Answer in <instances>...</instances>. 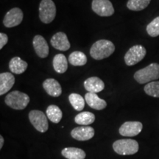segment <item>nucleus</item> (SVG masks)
Here are the masks:
<instances>
[{"mask_svg": "<svg viewBox=\"0 0 159 159\" xmlns=\"http://www.w3.org/2000/svg\"><path fill=\"white\" fill-rule=\"evenodd\" d=\"M94 129L91 127H77L71 131V136L77 141H88L94 137Z\"/></svg>", "mask_w": 159, "mask_h": 159, "instance_id": "f8f14e48", "label": "nucleus"}, {"mask_svg": "<svg viewBox=\"0 0 159 159\" xmlns=\"http://www.w3.org/2000/svg\"><path fill=\"white\" fill-rule=\"evenodd\" d=\"M151 0H128L127 7L133 11H141L146 8Z\"/></svg>", "mask_w": 159, "mask_h": 159, "instance_id": "393cba45", "label": "nucleus"}, {"mask_svg": "<svg viewBox=\"0 0 159 159\" xmlns=\"http://www.w3.org/2000/svg\"><path fill=\"white\" fill-rule=\"evenodd\" d=\"M113 149L121 156H130L136 154L139 147L137 141L134 139H119L113 144Z\"/></svg>", "mask_w": 159, "mask_h": 159, "instance_id": "20e7f679", "label": "nucleus"}, {"mask_svg": "<svg viewBox=\"0 0 159 159\" xmlns=\"http://www.w3.org/2000/svg\"><path fill=\"white\" fill-rule=\"evenodd\" d=\"M85 102L89 105V107L94 110L101 111L106 108L107 102H105L104 99L99 98L95 93L88 92L85 94Z\"/></svg>", "mask_w": 159, "mask_h": 159, "instance_id": "f3484780", "label": "nucleus"}, {"mask_svg": "<svg viewBox=\"0 0 159 159\" xmlns=\"http://www.w3.org/2000/svg\"><path fill=\"white\" fill-rule=\"evenodd\" d=\"M30 122L33 126L41 133H45L49 128V123L47 116L43 112L39 110H33L29 113Z\"/></svg>", "mask_w": 159, "mask_h": 159, "instance_id": "423d86ee", "label": "nucleus"}, {"mask_svg": "<svg viewBox=\"0 0 159 159\" xmlns=\"http://www.w3.org/2000/svg\"><path fill=\"white\" fill-rule=\"evenodd\" d=\"M91 8L99 16L108 17L114 13V8L109 0H93Z\"/></svg>", "mask_w": 159, "mask_h": 159, "instance_id": "6e6552de", "label": "nucleus"}, {"mask_svg": "<svg viewBox=\"0 0 159 159\" xmlns=\"http://www.w3.org/2000/svg\"><path fill=\"white\" fill-rule=\"evenodd\" d=\"M28 64L19 57H13L9 62V69L12 73L21 75L27 70Z\"/></svg>", "mask_w": 159, "mask_h": 159, "instance_id": "a211bd4d", "label": "nucleus"}, {"mask_svg": "<svg viewBox=\"0 0 159 159\" xmlns=\"http://www.w3.org/2000/svg\"><path fill=\"white\" fill-rule=\"evenodd\" d=\"M4 144V138L2 136H0V149L2 148Z\"/></svg>", "mask_w": 159, "mask_h": 159, "instance_id": "c85d7f7f", "label": "nucleus"}, {"mask_svg": "<svg viewBox=\"0 0 159 159\" xmlns=\"http://www.w3.org/2000/svg\"><path fill=\"white\" fill-rule=\"evenodd\" d=\"M24 18L23 12L19 7L12 8L6 13L3 19V25L7 28H12L19 25Z\"/></svg>", "mask_w": 159, "mask_h": 159, "instance_id": "1a4fd4ad", "label": "nucleus"}, {"mask_svg": "<svg viewBox=\"0 0 159 159\" xmlns=\"http://www.w3.org/2000/svg\"><path fill=\"white\" fill-rule=\"evenodd\" d=\"M53 68L58 74H63L68 69V61L63 54H57L52 61Z\"/></svg>", "mask_w": 159, "mask_h": 159, "instance_id": "6ab92c4d", "label": "nucleus"}, {"mask_svg": "<svg viewBox=\"0 0 159 159\" xmlns=\"http://www.w3.org/2000/svg\"><path fill=\"white\" fill-rule=\"evenodd\" d=\"M43 87L46 92L51 97H57L62 94V88L61 84L56 80L53 78L45 80L43 83Z\"/></svg>", "mask_w": 159, "mask_h": 159, "instance_id": "4468645a", "label": "nucleus"}, {"mask_svg": "<svg viewBox=\"0 0 159 159\" xmlns=\"http://www.w3.org/2000/svg\"><path fill=\"white\" fill-rule=\"evenodd\" d=\"M30 97L19 91L10 92L5 98V104L14 110H24L29 104Z\"/></svg>", "mask_w": 159, "mask_h": 159, "instance_id": "7ed1b4c3", "label": "nucleus"}, {"mask_svg": "<svg viewBox=\"0 0 159 159\" xmlns=\"http://www.w3.org/2000/svg\"><path fill=\"white\" fill-rule=\"evenodd\" d=\"M146 30L151 37H157L159 35V16L154 19L147 26Z\"/></svg>", "mask_w": 159, "mask_h": 159, "instance_id": "bb28decb", "label": "nucleus"}, {"mask_svg": "<svg viewBox=\"0 0 159 159\" xmlns=\"http://www.w3.org/2000/svg\"><path fill=\"white\" fill-rule=\"evenodd\" d=\"M61 154L67 159H85L86 156L84 150L77 148H66L61 151Z\"/></svg>", "mask_w": 159, "mask_h": 159, "instance_id": "aec40b11", "label": "nucleus"}, {"mask_svg": "<svg viewBox=\"0 0 159 159\" xmlns=\"http://www.w3.org/2000/svg\"><path fill=\"white\" fill-rule=\"evenodd\" d=\"M147 51L142 45H135L129 49L125 55V62L127 66H134L144 59Z\"/></svg>", "mask_w": 159, "mask_h": 159, "instance_id": "0eeeda50", "label": "nucleus"}, {"mask_svg": "<svg viewBox=\"0 0 159 159\" xmlns=\"http://www.w3.org/2000/svg\"><path fill=\"white\" fill-rule=\"evenodd\" d=\"M143 125L140 122H126L123 123L119 129L121 136L127 137L136 136L142 132Z\"/></svg>", "mask_w": 159, "mask_h": 159, "instance_id": "9d476101", "label": "nucleus"}, {"mask_svg": "<svg viewBox=\"0 0 159 159\" xmlns=\"http://www.w3.org/2000/svg\"><path fill=\"white\" fill-rule=\"evenodd\" d=\"M14 75L10 72H3L0 74V95L3 94L11 90L15 84Z\"/></svg>", "mask_w": 159, "mask_h": 159, "instance_id": "2eb2a0df", "label": "nucleus"}, {"mask_svg": "<svg viewBox=\"0 0 159 159\" xmlns=\"http://www.w3.org/2000/svg\"><path fill=\"white\" fill-rule=\"evenodd\" d=\"M51 45L59 51H67L70 49V43L66 33L58 32L52 35L50 40Z\"/></svg>", "mask_w": 159, "mask_h": 159, "instance_id": "9b49d317", "label": "nucleus"}, {"mask_svg": "<svg viewBox=\"0 0 159 159\" xmlns=\"http://www.w3.org/2000/svg\"><path fill=\"white\" fill-rule=\"evenodd\" d=\"M85 90L91 93L100 92L105 89V83L100 78L97 77H91L84 81Z\"/></svg>", "mask_w": 159, "mask_h": 159, "instance_id": "dca6fc26", "label": "nucleus"}, {"mask_svg": "<svg viewBox=\"0 0 159 159\" xmlns=\"http://www.w3.org/2000/svg\"><path fill=\"white\" fill-rule=\"evenodd\" d=\"M69 102L75 110L81 111L85 107V99L83 97L76 93H72L69 96Z\"/></svg>", "mask_w": 159, "mask_h": 159, "instance_id": "b1692460", "label": "nucleus"}, {"mask_svg": "<svg viewBox=\"0 0 159 159\" xmlns=\"http://www.w3.org/2000/svg\"><path fill=\"white\" fill-rule=\"evenodd\" d=\"M144 90L149 96L159 98V81H152L148 83L144 86Z\"/></svg>", "mask_w": 159, "mask_h": 159, "instance_id": "a878e982", "label": "nucleus"}, {"mask_svg": "<svg viewBox=\"0 0 159 159\" xmlns=\"http://www.w3.org/2000/svg\"><path fill=\"white\" fill-rule=\"evenodd\" d=\"M7 41H8V36L5 33H0V49H2L4 46L7 44Z\"/></svg>", "mask_w": 159, "mask_h": 159, "instance_id": "cd10ccee", "label": "nucleus"}, {"mask_svg": "<svg viewBox=\"0 0 159 159\" xmlns=\"http://www.w3.org/2000/svg\"><path fill=\"white\" fill-rule=\"evenodd\" d=\"M69 62L74 66H81L87 63V57L83 52L75 51L69 56Z\"/></svg>", "mask_w": 159, "mask_h": 159, "instance_id": "4be33fe9", "label": "nucleus"}, {"mask_svg": "<svg viewBox=\"0 0 159 159\" xmlns=\"http://www.w3.org/2000/svg\"><path fill=\"white\" fill-rule=\"evenodd\" d=\"M115 51V45L111 41L105 39L99 40L91 46L90 55L94 60H102L108 57Z\"/></svg>", "mask_w": 159, "mask_h": 159, "instance_id": "f257e3e1", "label": "nucleus"}, {"mask_svg": "<svg viewBox=\"0 0 159 159\" xmlns=\"http://www.w3.org/2000/svg\"><path fill=\"white\" fill-rule=\"evenodd\" d=\"M56 16V7L52 0H41L39 5V18L44 24H49Z\"/></svg>", "mask_w": 159, "mask_h": 159, "instance_id": "39448f33", "label": "nucleus"}, {"mask_svg": "<svg viewBox=\"0 0 159 159\" xmlns=\"http://www.w3.org/2000/svg\"><path fill=\"white\" fill-rule=\"evenodd\" d=\"M47 113V116L52 122L53 123H59L62 119L63 113L62 111L58 106L55 105H49L48 108L46 111Z\"/></svg>", "mask_w": 159, "mask_h": 159, "instance_id": "412c9836", "label": "nucleus"}, {"mask_svg": "<svg viewBox=\"0 0 159 159\" xmlns=\"http://www.w3.org/2000/svg\"><path fill=\"white\" fill-rule=\"evenodd\" d=\"M159 78V64L152 63L145 68L141 69L134 74V79L140 84L152 82Z\"/></svg>", "mask_w": 159, "mask_h": 159, "instance_id": "f03ea898", "label": "nucleus"}, {"mask_svg": "<svg viewBox=\"0 0 159 159\" xmlns=\"http://www.w3.org/2000/svg\"><path fill=\"white\" fill-rule=\"evenodd\" d=\"M33 45L35 53L41 58H46L49 55V48L44 38L40 35H37L33 38Z\"/></svg>", "mask_w": 159, "mask_h": 159, "instance_id": "ddd939ff", "label": "nucleus"}, {"mask_svg": "<svg viewBox=\"0 0 159 159\" xmlns=\"http://www.w3.org/2000/svg\"><path fill=\"white\" fill-rule=\"evenodd\" d=\"M95 121V115L91 112L89 111H84V112H81L77 115L75 117V122L76 124L84 125H87L92 124Z\"/></svg>", "mask_w": 159, "mask_h": 159, "instance_id": "5701e85b", "label": "nucleus"}]
</instances>
